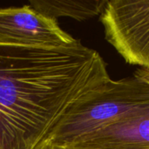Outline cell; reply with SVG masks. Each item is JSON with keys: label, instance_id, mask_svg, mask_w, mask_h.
<instances>
[{"label": "cell", "instance_id": "obj_1", "mask_svg": "<svg viewBox=\"0 0 149 149\" xmlns=\"http://www.w3.org/2000/svg\"><path fill=\"white\" fill-rule=\"evenodd\" d=\"M111 79L79 40L64 48L0 45V149H38L82 96Z\"/></svg>", "mask_w": 149, "mask_h": 149}, {"label": "cell", "instance_id": "obj_2", "mask_svg": "<svg viewBox=\"0 0 149 149\" xmlns=\"http://www.w3.org/2000/svg\"><path fill=\"white\" fill-rule=\"evenodd\" d=\"M148 108L147 80L135 75L109 79L76 101L41 146L70 148L97 131Z\"/></svg>", "mask_w": 149, "mask_h": 149}, {"label": "cell", "instance_id": "obj_3", "mask_svg": "<svg viewBox=\"0 0 149 149\" xmlns=\"http://www.w3.org/2000/svg\"><path fill=\"white\" fill-rule=\"evenodd\" d=\"M101 23L106 39L127 63L149 69V0L107 1Z\"/></svg>", "mask_w": 149, "mask_h": 149}, {"label": "cell", "instance_id": "obj_4", "mask_svg": "<svg viewBox=\"0 0 149 149\" xmlns=\"http://www.w3.org/2000/svg\"><path fill=\"white\" fill-rule=\"evenodd\" d=\"M77 41L64 31L57 20L30 5L0 9V45L58 49Z\"/></svg>", "mask_w": 149, "mask_h": 149}, {"label": "cell", "instance_id": "obj_5", "mask_svg": "<svg viewBox=\"0 0 149 149\" xmlns=\"http://www.w3.org/2000/svg\"><path fill=\"white\" fill-rule=\"evenodd\" d=\"M66 149H149V108L123 118Z\"/></svg>", "mask_w": 149, "mask_h": 149}, {"label": "cell", "instance_id": "obj_6", "mask_svg": "<svg viewBox=\"0 0 149 149\" xmlns=\"http://www.w3.org/2000/svg\"><path fill=\"white\" fill-rule=\"evenodd\" d=\"M107 3V0L31 1L30 6L54 20L59 17H69L84 21L102 13Z\"/></svg>", "mask_w": 149, "mask_h": 149}, {"label": "cell", "instance_id": "obj_7", "mask_svg": "<svg viewBox=\"0 0 149 149\" xmlns=\"http://www.w3.org/2000/svg\"><path fill=\"white\" fill-rule=\"evenodd\" d=\"M135 76H138L145 80H147L148 82H149V69H145V68H140L138 69L135 73Z\"/></svg>", "mask_w": 149, "mask_h": 149}, {"label": "cell", "instance_id": "obj_8", "mask_svg": "<svg viewBox=\"0 0 149 149\" xmlns=\"http://www.w3.org/2000/svg\"><path fill=\"white\" fill-rule=\"evenodd\" d=\"M39 149H66V148H58V147H53V146H50V145H45V146L41 147Z\"/></svg>", "mask_w": 149, "mask_h": 149}]
</instances>
